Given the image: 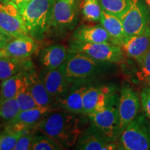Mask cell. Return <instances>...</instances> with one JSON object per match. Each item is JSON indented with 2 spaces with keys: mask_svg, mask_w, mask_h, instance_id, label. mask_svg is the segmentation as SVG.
Returning <instances> with one entry per match:
<instances>
[{
  "mask_svg": "<svg viewBox=\"0 0 150 150\" xmlns=\"http://www.w3.org/2000/svg\"><path fill=\"white\" fill-rule=\"evenodd\" d=\"M56 110L58 108L55 104L21 110L16 117L6 123V125L17 131L29 130L35 128L45 116Z\"/></svg>",
  "mask_w": 150,
  "mask_h": 150,
  "instance_id": "7c38bea8",
  "label": "cell"
},
{
  "mask_svg": "<svg viewBox=\"0 0 150 150\" xmlns=\"http://www.w3.org/2000/svg\"><path fill=\"white\" fill-rule=\"evenodd\" d=\"M4 56H6V53L4 50H0V58L4 57Z\"/></svg>",
  "mask_w": 150,
  "mask_h": 150,
  "instance_id": "d590c367",
  "label": "cell"
},
{
  "mask_svg": "<svg viewBox=\"0 0 150 150\" xmlns=\"http://www.w3.org/2000/svg\"><path fill=\"white\" fill-rule=\"evenodd\" d=\"M126 37L139 34L150 26V10L144 0H131L120 17Z\"/></svg>",
  "mask_w": 150,
  "mask_h": 150,
  "instance_id": "52a82bcc",
  "label": "cell"
},
{
  "mask_svg": "<svg viewBox=\"0 0 150 150\" xmlns=\"http://www.w3.org/2000/svg\"><path fill=\"white\" fill-rule=\"evenodd\" d=\"M0 81H1V80H0ZM0 87H1V86H0Z\"/></svg>",
  "mask_w": 150,
  "mask_h": 150,
  "instance_id": "ab89813d",
  "label": "cell"
},
{
  "mask_svg": "<svg viewBox=\"0 0 150 150\" xmlns=\"http://www.w3.org/2000/svg\"><path fill=\"white\" fill-rule=\"evenodd\" d=\"M13 38L6 34L2 29L0 28V50H4L7 44L12 40Z\"/></svg>",
  "mask_w": 150,
  "mask_h": 150,
  "instance_id": "d6a6232c",
  "label": "cell"
},
{
  "mask_svg": "<svg viewBox=\"0 0 150 150\" xmlns=\"http://www.w3.org/2000/svg\"><path fill=\"white\" fill-rule=\"evenodd\" d=\"M79 8L66 0H56L50 32L63 37L74 30L79 21Z\"/></svg>",
  "mask_w": 150,
  "mask_h": 150,
  "instance_id": "ba28073f",
  "label": "cell"
},
{
  "mask_svg": "<svg viewBox=\"0 0 150 150\" xmlns=\"http://www.w3.org/2000/svg\"><path fill=\"white\" fill-rule=\"evenodd\" d=\"M30 1V0H0L1 2H4V3L12 2V3L16 4V5H18L20 4L23 3V2H26V1Z\"/></svg>",
  "mask_w": 150,
  "mask_h": 150,
  "instance_id": "836d02e7",
  "label": "cell"
},
{
  "mask_svg": "<svg viewBox=\"0 0 150 150\" xmlns=\"http://www.w3.org/2000/svg\"><path fill=\"white\" fill-rule=\"evenodd\" d=\"M16 98L18 100V102L20 106V110H25L31 109V108L38 107V105L35 102V99L31 95V92L29 91V86H28L27 78L24 79L23 83L19 90L18 94H17Z\"/></svg>",
  "mask_w": 150,
  "mask_h": 150,
  "instance_id": "4316f807",
  "label": "cell"
},
{
  "mask_svg": "<svg viewBox=\"0 0 150 150\" xmlns=\"http://www.w3.org/2000/svg\"><path fill=\"white\" fill-rule=\"evenodd\" d=\"M27 131H17L5 125L4 129L0 133V150L14 149L19 138Z\"/></svg>",
  "mask_w": 150,
  "mask_h": 150,
  "instance_id": "d4e9b609",
  "label": "cell"
},
{
  "mask_svg": "<svg viewBox=\"0 0 150 150\" xmlns=\"http://www.w3.org/2000/svg\"><path fill=\"white\" fill-rule=\"evenodd\" d=\"M39 73L34 65L25 71L29 91L39 106L54 105V100L48 93Z\"/></svg>",
  "mask_w": 150,
  "mask_h": 150,
  "instance_id": "e0dca14e",
  "label": "cell"
},
{
  "mask_svg": "<svg viewBox=\"0 0 150 150\" xmlns=\"http://www.w3.org/2000/svg\"><path fill=\"white\" fill-rule=\"evenodd\" d=\"M80 6L81 13L87 21L100 22L102 8L99 0H82Z\"/></svg>",
  "mask_w": 150,
  "mask_h": 150,
  "instance_id": "cb8c5ba5",
  "label": "cell"
},
{
  "mask_svg": "<svg viewBox=\"0 0 150 150\" xmlns=\"http://www.w3.org/2000/svg\"><path fill=\"white\" fill-rule=\"evenodd\" d=\"M140 97L142 109L150 120V86L142 89Z\"/></svg>",
  "mask_w": 150,
  "mask_h": 150,
  "instance_id": "1f68e13d",
  "label": "cell"
},
{
  "mask_svg": "<svg viewBox=\"0 0 150 150\" xmlns=\"http://www.w3.org/2000/svg\"><path fill=\"white\" fill-rule=\"evenodd\" d=\"M100 24L107 31L111 42L121 47L127 37L120 18L102 10Z\"/></svg>",
  "mask_w": 150,
  "mask_h": 150,
  "instance_id": "44dd1931",
  "label": "cell"
},
{
  "mask_svg": "<svg viewBox=\"0 0 150 150\" xmlns=\"http://www.w3.org/2000/svg\"><path fill=\"white\" fill-rule=\"evenodd\" d=\"M66 1L67 2L71 4L79 6L81 5V0H66Z\"/></svg>",
  "mask_w": 150,
  "mask_h": 150,
  "instance_id": "e575fe53",
  "label": "cell"
},
{
  "mask_svg": "<svg viewBox=\"0 0 150 150\" xmlns=\"http://www.w3.org/2000/svg\"><path fill=\"white\" fill-rule=\"evenodd\" d=\"M39 74L54 102L64 97L70 91L72 85L67 81L60 67L54 70L42 69Z\"/></svg>",
  "mask_w": 150,
  "mask_h": 150,
  "instance_id": "5bb4252c",
  "label": "cell"
},
{
  "mask_svg": "<svg viewBox=\"0 0 150 150\" xmlns=\"http://www.w3.org/2000/svg\"><path fill=\"white\" fill-rule=\"evenodd\" d=\"M102 10L120 18L127 10L131 0H99Z\"/></svg>",
  "mask_w": 150,
  "mask_h": 150,
  "instance_id": "83f0119b",
  "label": "cell"
},
{
  "mask_svg": "<svg viewBox=\"0 0 150 150\" xmlns=\"http://www.w3.org/2000/svg\"><path fill=\"white\" fill-rule=\"evenodd\" d=\"M118 106L119 95L116 93L110 97L104 108L86 115L91 125L112 142H117L120 136Z\"/></svg>",
  "mask_w": 150,
  "mask_h": 150,
  "instance_id": "5b68a950",
  "label": "cell"
},
{
  "mask_svg": "<svg viewBox=\"0 0 150 150\" xmlns=\"http://www.w3.org/2000/svg\"><path fill=\"white\" fill-rule=\"evenodd\" d=\"M144 1H145L146 5L147 6L148 8H149V10H150V0H144Z\"/></svg>",
  "mask_w": 150,
  "mask_h": 150,
  "instance_id": "8d00e7d4",
  "label": "cell"
},
{
  "mask_svg": "<svg viewBox=\"0 0 150 150\" xmlns=\"http://www.w3.org/2000/svg\"><path fill=\"white\" fill-rule=\"evenodd\" d=\"M70 42L100 43L111 42V40L102 25H81L74 30Z\"/></svg>",
  "mask_w": 150,
  "mask_h": 150,
  "instance_id": "ac0fdd59",
  "label": "cell"
},
{
  "mask_svg": "<svg viewBox=\"0 0 150 150\" xmlns=\"http://www.w3.org/2000/svg\"><path fill=\"white\" fill-rule=\"evenodd\" d=\"M117 149H150V120L145 114H138L121 133Z\"/></svg>",
  "mask_w": 150,
  "mask_h": 150,
  "instance_id": "277c9868",
  "label": "cell"
},
{
  "mask_svg": "<svg viewBox=\"0 0 150 150\" xmlns=\"http://www.w3.org/2000/svg\"><path fill=\"white\" fill-rule=\"evenodd\" d=\"M87 118L84 114L56 110L45 116L35 129L51 137L67 149L76 144L85 129Z\"/></svg>",
  "mask_w": 150,
  "mask_h": 150,
  "instance_id": "6da1fadb",
  "label": "cell"
},
{
  "mask_svg": "<svg viewBox=\"0 0 150 150\" xmlns=\"http://www.w3.org/2000/svg\"><path fill=\"white\" fill-rule=\"evenodd\" d=\"M138 66L139 69L136 74L137 79L139 81H146L150 76V50Z\"/></svg>",
  "mask_w": 150,
  "mask_h": 150,
  "instance_id": "4dcf8cb0",
  "label": "cell"
},
{
  "mask_svg": "<svg viewBox=\"0 0 150 150\" xmlns=\"http://www.w3.org/2000/svg\"><path fill=\"white\" fill-rule=\"evenodd\" d=\"M0 28L13 38L29 35L18 6L12 2L0 1Z\"/></svg>",
  "mask_w": 150,
  "mask_h": 150,
  "instance_id": "30bf717a",
  "label": "cell"
},
{
  "mask_svg": "<svg viewBox=\"0 0 150 150\" xmlns=\"http://www.w3.org/2000/svg\"><path fill=\"white\" fill-rule=\"evenodd\" d=\"M25 71L22 70L14 76L3 81L0 87V102L16 97L25 79Z\"/></svg>",
  "mask_w": 150,
  "mask_h": 150,
  "instance_id": "603a6c76",
  "label": "cell"
},
{
  "mask_svg": "<svg viewBox=\"0 0 150 150\" xmlns=\"http://www.w3.org/2000/svg\"><path fill=\"white\" fill-rule=\"evenodd\" d=\"M75 149L80 150L117 149V143L108 139L91 124L81 135Z\"/></svg>",
  "mask_w": 150,
  "mask_h": 150,
  "instance_id": "4fadbf2b",
  "label": "cell"
},
{
  "mask_svg": "<svg viewBox=\"0 0 150 150\" xmlns=\"http://www.w3.org/2000/svg\"><path fill=\"white\" fill-rule=\"evenodd\" d=\"M68 52H76L88 56L97 61L118 64L124 61L125 54L121 47L111 42L82 43L70 42Z\"/></svg>",
  "mask_w": 150,
  "mask_h": 150,
  "instance_id": "8992f818",
  "label": "cell"
},
{
  "mask_svg": "<svg viewBox=\"0 0 150 150\" xmlns=\"http://www.w3.org/2000/svg\"><path fill=\"white\" fill-rule=\"evenodd\" d=\"M116 91V86L112 84L89 85L83 94L84 115L104 108Z\"/></svg>",
  "mask_w": 150,
  "mask_h": 150,
  "instance_id": "8fae6325",
  "label": "cell"
},
{
  "mask_svg": "<svg viewBox=\"0 0 150 150\" xmlns=\"http://www.w3.org/2000/svg\"><path fill=\"white\" fill-rule=\"evenodd\" d=\"M67 55L68 50L66 46L61 44L51 45L40 52L39 62L42 69L54 70L65 63Z\"/></svg>",
  "mask_w": 150,
  "mask_h": 150,
  "instance_id": "ffe728a7",
  "label": "cell"
},
{
  "mask_svg": "<svg viewBox=\"0 0 150 150\" xmlns=\"http://www.w3.org/2000/svg\"><path fill=\"white\" fill-rule=\"evenodd\" d=\"M121 48L125 55L140 64L150 50V26L139 34L127 38Z\"/></svg>",
  "mask_w": 150,
  "mask_h": 150,
  "instance_id": "9a60e30c",
  "label": "cell"
},
{
  "mask_svg": "<svg viewBox=\"0 0 150 150\" xmlns=\"http://www.w3.org/2000/svg\"><path fill=\"white\" fill-rule=\"evenodd\" d=\"M145 82H147V83L148 84V86H150V76H149V78H148L147 79V81H146Z\"/></svg>",
  "mask_w": 150,
  "mask_h": 150,
  "instance_id": "74e56055",
  "label": "cell"
},
{
  "mask_svg": "<svg viewBox=\"0 0 150 150\" xmlns=\"http://www.w3.org/2000/svg\"><path fill=\"white\" fill-rule=\"evenodd\" d=\"M33 65L29 59H20L10 56L0 58V80L3 81Z\"/></svg>",
  "mask_w": 150,
  "mask_h": 150,
  "instance_id": "7402d4cb",
  "label": "cell"
},
{
  "mask_svg": "<svg viewBox=\"0 0 150 150\" xmlns=\"http://www.w3.org/2000/svg\"><path fill=\"white\" fill-rule=\"evenodd\" d=\"M38 48V41L28 35L13 38L4 50L6 56L27 59L35 54Z\"/></svg>",
  "mask_w": 150,
  "mask_h": 150,
  "instance_id": "2e32d148",
  "label": "cell"
},
{
  "mask_svg": "<svg viewBox=\"0 0 150 150\" xmlns=\"http://www.w3.org/2000/svg\"><path fill=\"white\" fill-rule=\"evenodd\" d=\"M21 111L16 97L0 102V118L8 122Z\"/></svg>",
  "mask_w": 150,
  "mask_h": 150,
  "instance_id": "f1b7e54d",
  "label": "cell"
},
{
  "mask_svg": "<svg viewBox=\"0 0 150 150\" xmlns=\"http://www.w3.org/2000/svg\"><path fill=\"white\" fill-rule=\"evenodd\" d=\"M31 149L32 150H63L64 149L60 144L51 137L47 136L40 131L35 132L33 137Z\"/></svg>",
  "mask_w": 150,
  "mask_h": 150,
  "instance_id": "484cf974",
  "label": "cell"
},
{
  "mask_svg": "<svg viewBox=\"0 0 150 150\" xmlns=\"http://www.w3.org/2000/svg\"><path fill=\"white\" fill-rule=\"evenodd\" d=\"M140 106V97L134 88L125 84L119 95L120 135L138 115Z\"/></svg>",
  "mask_w": 150,
  "mask_h": 150,
  "instance_id": "9c48e42d",
  "label": "cell"
},
{
  "mask_svg": "<svg viewBox=\"0 0 150 150\" xmlns=\"http://www.w3.org/2000/svg\"><path fill=\"white\" fill-rule=\"evenodd\" d=\"M112 63L97 61L81 53L68 52L65 63L60 67L71 85H91L107 73Z\"/></svg>",
  "mask_w": 150,
  "mask_h": 150,
  "instance_id": "7a4b0ae2",
  "label": "cell"
},
{
  "mask_svg": "<svg viewBox=\"0 0 150 150\" xmlns=\"http://www.w3.org/2000/svg\"><path fill=\"white\" fill-rule=\"evenodd\" d=\"M1 127H2V125H1V124H0V129H1Z\"/></svg>",
  "mask_w": 150,
  "mask_h": 150,
  "instance_id": "f35d334b",
  "label": "cell"
},
{
  "mask_svg": "<svg viewBox=\"0 0 150 150\" xmlns=\"http://www.w3.org/2000/svg\"><path fill=\"white\" fill-rule=\"evenodd\" d=\"M56 0H30L18 6L29 35L38 41L49 34Z\"/></svg>",
  "mask_w": 150,
  "mask_h": 150,
  "instance_id": "3957f363",
  "label": "cell"
},
{
  "mask_svg": "<svg viewBox=\"0 0 150 150\" xmlns=\"http://www.w3.org/2000/svg\"><path fill=\"white\" fill-rule=\"evenodd\" d=\"M37 130L35 128L29 129L26 131L22 136L19 138L13 150H29L31 149L33 137Z\"/></svg>",
  "mask_w": 150,
  "mask_h": 150,
  "instance_id": "f546056e",
  "label": "cell"
},
{
  "mask_svg": "<svg viewBox=\"0 0 150 150\" xmlns=\"http://www.w3.org/2000/svg\"><path fill=\"white\" fill-rule=\"evenodd\" d=\"M72 85L70 91L63 98L55 101L54 104L58 109L77 114L83 112V94L88 86Z\"/></svg>",
  "mask_w": 150,
  "mask_h": 150,
  "instance_id": "d6986e66",
  "label": "cell"
}]
</instances>
